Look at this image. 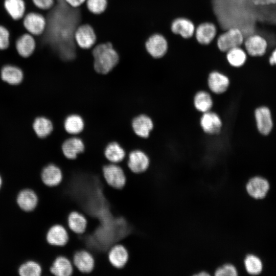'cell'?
<instances>
[{
  "instance_id": "6",
  "label": "cell",
  "mask_w": 276,
  "mask_h": 276,
  "mask_svg": "<svg viewBox=\"0 0 276 276\" xmlns=\"http://www.w3.org/2000/svg\"><path fill=\"white\" fill-rule=\"evenodd\" d=\"M74 39L79 48L89 50L96 43L97 37L93 26L85 23L77 27L74 33Z\"/></svg>"
},
{
  "instance_id": "19",
  "label": "cell",
  "mask_w": 276,
  "mask_h": 276,
  "mask_svg": "<svg viewBox=\"0 0 276 276\" xmlns=\"http://www.w3.org/2000/svg\"><path fill=\"white\" fill-rule=\"evenodd\" d=\"M2 80L11 85L20 84L24 79V74L19 66L7 63L3 65L0 70Z\"/></svg>"
},
{
  "instance_id": "35",
  "label": "cell",
  "mask_w": 276,
  "mask_h": 276,
  "mask_svg": "<svg viewBox=\"0 0 276 276\" xmlns=\"http://www.w3.org/2000/svg\"><path fill=\"white\" fill-rule=\"evenodd\" d=\"M10 33L5 26L0 25V51L7 50L10 46Z\"/></svg>"
},
{
  "instance_id": "31",
  "label": "cell",
  "mask_w": 276,
  "mask_h": 276,
  "mask_svg": "<svg viewBox=\"0 0 276 276\" xmlns=\"http://www.w3.org/2000/svg\"><path fill=\"white\" fill-rule=\"evenodd\" d=\"M194 105L195 108L202 113L211 110L213 102L211 96L207 91H198L194 98Z\"/></svg>"
},
{
  "instance_id": "9",
  "label": "cell",
  "mask_w": 276,
  "mask_h": 276,
  "mask_svg": "<svg viewBox=\"0 0 276 276\" xmlns=\"http://www.w3.org/2000/svg\"><path fill=\"white\" fill-rule=\"evenodd\" d=\"M149 165V158L143 151L134 150L128 156L127 167L132 173L142 174L147 170Z\"/></svg>"
},
{
  "instance_id": "25",
  "label": "cell",
  "mask_w": 276,
  "mask_h": 276,
  "mask_svg": "<svg viewBox=\"0 0 276 276\" xmlns=\"http://www.w3.org/2000/svg\"><path fill=\"white\" fill-rule=\"evenodd\" d=\"M4 7L9 16L15 21L22 19L26 14L25 0H4Z\"/></svg>"
},
{
  "instance_id": "37",
  "label": "cell",
  "mask_w": 276,
  "mask_h": 276,
  "mask_svg": "<svg viewBox=\"0 0 276 276\" xmlns=\"http://www.w3.org/2000/svg\"><path fill=\"white\" fill-rule=\"evenodd\" d=\"M34 6L40 11H48L55 5V0H32Z\"/></svg>"
},
{
  "instance_id": "26",
  "label": "cell",
  "mask_w": 276,
  "mask_h": 276,
  "mask_svg": "<svg viewBox=\"0 0 276 276\" xmlns=\"http://www.w3.org/2000/svg\"><path fill=\"white\" fill-rule=\"evenodd\" d=\"M225 57L231 66L240 68L246 63L248 55L242 47H238L227 51L225 53Z\"/></svg>"
},
{
  "instance_id": "3",
  "label": "cell",
  "mask_w": 276,
  "mask_h": 276,
  "mask_svg": "<svg viewBox=\"0 0 276 276\" xmlns=\"http://www.w3.org/2000/svg\"><path fill=\"white\" fill-rule=\"evenodd\" d=\"M74 267L72 276L88 275L94 270L95 259L88 250L82 249L76 251L72 260Z\"/></svg>"
},
{
  "instance_id": "21",
  "label": "cell",
  "mask_w": 276,
  "mask_h": 276,
  "mask_svg": "<svg viewBox=\"0 0 276 276\" xmlns=\"http://www.w3.org/2000/svg\"><path fill=\"white\" fill-rule=\"evenodd\" d=\"M87 220L86 216L77 211L71 212L67 217V228L68 232L82 235L86 232Z\"/></svg>"
},
{
  "instance_id": "18",
  "label": "cell",
  "mask_w": 276,
  "mask_h": 276,
  "mask_svg": "<svg viewBox=\"0 0 276 276\" xmlns=\"http://www.w3.org/2000/svg\"><path fill=\"white\" fill-rule=\"evenodd\" d=\"M74 270L72 261L63 255L57 256L49 267L50 273L55 276H72Z\"/></svg>"
},
{
  "instance_id": "16",
  "label": "cell",
  "mask_w": 276,
  "mask_h": 276,
  "mask_svg": "<svg viewBox=\"0 0 276 276\" xmlns=\"http://www.w3.org/2000/svg\"><path fill=\"white\" fill-rule=\"evenodd\" d=\"M41 178L42 182L46 186L56 187L59 186L63 180V172L58 166L50 164L42 169Z\"/></svg>"
},
{
  "instance_id": "7",
  "label": "cell",
  "mask_w": 276,
  "mask_h": 276,
  "mask_svg": "<svg viewBox=\"0 0 276 276\" xmlns=\"http://www.w3.org/2000/svg\"><path fill=\"white\" fill-rule=\"evenodd\" d=\"M147 52L153 58L159 59L164 57L168 49V42L162 34L156 33L149 36L145 43Z\"/></svg>"
},
{
  "instance_id": "14",
  "label": "cell",
  "mask_w": 276,
  "mask_h": 276,
  "mask_svg": "<svg viewBox=\"0 0 276 276\" xmlns=\"http://www.w3.org/2000/svg\"><path fill=\"white\" fill-rule=\"evenodd\" d=\"M129 256L127 249L121 243L112 245L107 252V258L110 264L117 269H121L126 265Z\"/></svg>"
},
{
  "instance_id": "39",
  "label": "cell",
  "mask_w": 276,
  "mask_h": 276,
  "mask_svg": "<svg viewBox=\"0 0 276 276\" xmlns=\"http://www.w3.org/2000/svg\"><path fill=\"white\" fill-rule=\"evenodd\" d=\"M269 62L272 65H276V48L273 51L269 57Z\"/></svg>"
},
{
  "instance_id": "4",
  "label": "cell",
  "mask_w": 276,
  "mask_h": 276,
  "mask_svg": "<svg viewBox=\"0 0 276 276\" xmlns=\"http://www.w3.org/2000/svg\"><path fill=\"white\" fill-rule=\"evenodd\" d=\"M103 177L108 186L121 189L126 184V175L124 169L118 164L107 163L102 169Z\"/></svg>"
},
{
  "instance_id": "2",
  "label": "cell",
  "mask_w": 276,
  "mask_h": 276,
  "mask_svg": "<svg viewBox=\"0 0 276 276\" xmlns=\"http://www.w3.org/2000/svg\"><path fill=\"white\" fill-rule=\"evenodd\" d=\"M244 39L243 32L239 28L233 27L217 35L216 42L218 49L222 52L226 53L234 48L242 47Z\"/></svg>"
},
{
  "instance_id": "1",
  "label": "cell",
  "mask_w": 276,
  "mask_h": 276,
  "mask_svg": "<svg viewBox=\"0 0 276 276\" xmlns=\"http://www.w3.org/2000/svg\"><path fill=\"white\" fill-rule=\"evenodd\" d=\"M93 66L98 74L106 75L119 63L120 55L110 41L96 44L91 51Z\"/></svg>"
},
{
  "instance_id": "12",
  "label": "cell",
  "mask_w": 276,
  "mask_h": 276,
  "mask_svg": "<svg viewBox=\"0 0 276 276\" xmlns=\"http://www.w3.org/2000/svg\"><path fill=\"white\" fill-rule=\"evenodd\" d=\"M36 44L35 36L28 32L18 37L15 42L17 54L23 58H29L34 54Z\"/></svg>"
},
{
  "instance_id": "23",
  "label": "cell",
  "mask_w": 276,
  "mask_h": 276,
  "mask_svg": "<svg viewBox=\"0 0 276 276\" xmlns=\"http://www.w3.org/2000/svg\"><path fill=\"white\" fill-rule=\"evenodd\" d=\"M257 126L259 132L267 135L272 128V120L269 109L266 107L258 108L255 112Z\"/></svg>"
},
{
  "instance_id": "24",
  "label": "cell",
  "mask_w": 276,
  "mask_h": 276,
  "mask_svg": "<svg viewBox=\"0 0 276 276\" xmlns=\"http://www.w3.org/2000/svg\"><path fill=\"white\" fill-rule=\"evenodd\" d=\"M131 124L134 132L142 138H147L153 128L152 119L149 116L143 114L135 117Z\"/></svg>"
},
{
  "instance_id": "8",
  "label": "cell",
  "mask_w": 276,
  "mask_h": 276,
  "mask_svg": "<svg viewBox=\"0 0 276 276\" xmlns=\"http://www.w3.org/2000/svg\"><path fill=\"white\" fill-rule=\"evenodd\" d=\"M243 45L248 56L257 57L265 54L267 49L268 43L265 38L261 35L251 34L245 37Z\"/></svg>"
},
{
  "instance_id": "15",
  "label": "cell",
  "mask_w": 276,
  "mask_h": 276,
  "mask_svg": "<svg viewBox=\"0 0 276 276\" xmlns=\"http://www.w3.org/2000/svg\"><path fill=\"white\" fill-rule=\"evenodd\" d=\"M229 83L228 77L222 72L213 70L208 75V86L210 90L215 94H221L226 91Z\"/></svg>"
},
{
  "instance_id": "28",
  "label": "cell",
  "mask_w": 276,
  "mask_h": 276,
  "mask_svg": "<svg viewBox=\"0 0 276 276\" xmlns=\"http://www.w3.org/2000/svg\"><path fill=\"white\" fill-rule=\"evenodd\" d=\"M104 154L108 163L113 164L121 163L126 157L124 149L116 142H111L106 146Z\"/></svg>"
},
{
  "instance_id": "41",
  "label": "cell",
  "mask_w": 276,
  "mask_h": 276,
  "mask_svg": "<svg viewBox=\"0 0 276 276\" xmlns=\"http://www.w3.org/2000/svg\"><path fill=\"white\" fill-rule=\"evenodd\" d=\"M2 178H1V177L0 176V188H1V185H2Z\"/></svg>"
},
{
  "instance_id": "38",
  "label": "cell",
  "mask_w": 276,
  "mask_h": 276,
  "mask_svg": "<svg viewBox=\"0 0 276 276\" xmlns=\"http://www.w3.org/2000/svg\"><path fill=\"white\" fill-rule=\"evenodd\" d=\"M64 2L70 7L73 8H77L82 6L86 0H64Z\"/></svg>"
},
{
  "instance_id": "20",
  "label": "cell",
  "mask_w": 276,
  "mask_h": 276,
  "mask_svg": "<svg viewBox=\"0 0 276 276\" xmlns=\"http://www.w3.org/2000/svg\"><path fill=\"white\" fill-rule=\"evenodd\" d=\"M246 189L251 197L255 199H262L266 196L269 189V184L266 179L256 176L249 180Z\"/></svg>"
},
{
  "instance_id": "34",
  "label": "cell",
  "mask_w": 276,
  "mask_h": 276,
  "mask_svg": "<svg viewBox=\"0 0 276 276\" xmlns=\"http://www.w3.org/2000/svg\"><path fill=\"white\" fill-rule=\"evenodd\" d=\"M87 10L94 15L103 14L108 6V0H86Z\"/></svg>"
},
{
  "instance_id": "33",
  "label": "cell",
  "mask_w": 276,
  "mask_h": 276,
  "mask_svg": "<svg viewBox=\"0 0 276 276\" xmlns=\"http://www.w3.org/2000/svg\"><path fill=\"white\" fill-rule=\"evenodd\" d=\"M18 273L21 276H40L42 268L38 263L30 261L20 266Z\"/></svg>"
},
{
  "instance_id": "10",
  "label": "cell",
  "mask_w": 276,
  "mask_h": 276,
  "mask_svg": "<svg viewBox=\"0 0 276 276\" xmlns=\"http://www.w3.org/2000/svg\"><path fill=\"white\" fill-rule=\"evenodd\" d=\"M69 232L66 227L60 224H54L48 229L45 239L47 243L53 247L64 246L69 240Z\"/></svg>"
},
{
  "instance_id": "13",
  "label": "cell",
  "mask_w": 276,
  "mask_h": 276,
  "mask_svg": "<svg viewBox=\"0 0 276 276\" xmlns=\"http://www.w3.org/2000/svg\"><path fill=\"white\" fill-rule=\"evenodd\" d=\"M196 26L190 19L185 17H178L174 19L170 26L171 32L183 38L192 37L195 33Z\"/></svg>"
},
{
  "instance_id": "36",
  "label": "cell",
  "mask_w": 276,
  "mask_h": 276,
  "mask_svg": "<svg viewBox=\"0 0 276 276\" xmlns=\"http://www.w3.org/2000/svg\"><path fill=\"white\" fill-rule=\"evenodd\" d=\"M238 274L236 267L232 264H227L218 268L215 272L216 276H236Z\"/></svg>"
},
{
  "instance_id": "17",
  "label": "cell",
  "mask_w": 276,
  "mask_h": 276,
  "mask_svg": "<svg viewBox=\"0 0 276 276\" xmlns=\"http://www.w3.org/2000/svg\"><path fill=\"white\" fill-rule=\"evenodd\" d=\"M200 124L203 131L210 135L219 133L221 129L222 123L219 115L211 110L203 113Z\"/></svg>"
},
{
  "instance_id": "5",
  "label": "cell",
  "mask_w": 276,
  "mask_h": 276,
  "mask_svg": "<svg viewBox=\"0 0 276 276\" xmlns=\"http://www.w3.org/2000/svg\"><path fill=\"white\" fill-rule=\"evenodd\" d=\"M22 22L27 32L35 37L43 34L46 29L47 19L39 12L32 11L26 13Z\"/></svg>"
},
{
  "instance_id": "30",
  "label": "cell",
  "mask_w": 276,
  "mask_h": 276,
  "mask_svg": "<svg viewBox=\"0 0 276 276\" xmlns=\"http://www.w3.org/2000/svg\"><path fill=\"white\" fill-rule=\"evenodd\" d=\"M33 128L35 134L40 138L49 136L53 130L52 122L44 117L36 118L33 124Z\"/></svg>"
},
{
  "instance_id": "40",
  "label": "cell",
  "mask_w": 276,
  "mask_h": 276,
  "mask_svg": "<svg viewBox=\"0 0 276 276\" xmlns=\"http://www.w3.org/2000/svg\"><path fill=\"white\" fill-rule=\"evenodd\" d=\"M195 275H198V276H206V275H209L210 274L206 272L201 271V272H199L197 274H196Z\"/></svg>"
},
{
  "instance_id": "29",
  "label": "cell",
  "mask_w": 276,
  "mask_h": 276,
  "mask_svg": "<svg viewBox=\"0 0 276 276\" xmlns=\"http://www.w3.org/2000/svg\"><path fill=\"white\" fill-rule=\"evenodd\" d=\"M64 127L68 133L73 135L78 134L81 133L84 129V120L78 114L69 115L64 120Z\"/></svg>"
},
{
  "instance_id": "32",
  "label": "cell",
  "mask_w": 276,
  "mask_h": 276,
  "mask_svg": "<svg viewBox=\"0 0 276 276\" xmlns=\"http://www.w3.org/2000/svg\"><path fill=\"white\" fill-rule=\"evenodd\" d=\"M246 271L252 275H257L262 270L263 265L261 260L253 255H247L244 261Z\"/></svg>"
},
{
  "instance_id": "27",
  "label": "cell",
  "mask_w": 276,
  "mask_h": 276,
  "mask_svg": "<svg viewBox=\"0 0 276 276\" xmlns=\"http://www.w3.org/2000/svg\"><path fill=\"white\" fill-rule=\"evenodd\" d=\"M17 202L19 206L22 210L31 211L33 210L37 206L38 197L33 191L25 189L18 194Z\"/></svg>"
},
{
  "instance_id": "11",
  "label": "cell",
  "mask_w": 276,
  "mask_h": 276,
  "mask_svg": "<svg viewBox=\"0 0 276 276\" xmlns=\"http://www.w3.org/2000/svg\"><path fill=\"white\" fill-rule=\"evenodd\" d=\"M217 32V28L214 23L204 21L196 26L194 36L199 44L208 45L216 38Z\"/></svg>"
},
{
  "instance_id": "22",
  "label": "cell",
  "mask_w": 276,
  "mask_h": 276,
  "mask_svg": "<svg viewBox=\"0 0 276 276\" xmlns=\"http://www.w3.org/2000/svg\"><path fill=\"white\" fill-rule=\"evenodd\" d=\"M85 146L82 140L76 136L66 139L62 145V152L68 160H74L84 150Z\"/></svg>"
}]
</instances>
